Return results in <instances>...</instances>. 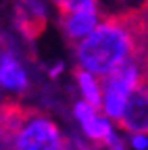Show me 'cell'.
Returning <instances> with one entry per match:
<instances>
[{"instance_id":"1","label":"cell","mask_w":148,"mask_h":150,"mask_svg":"<svg viewBox=\"0 0 148 150\" xmlns=\"http://www.w3.org/2000/svg\"><path fill=\"white\" fill-rule=\"evenodd\" d=\"M146 33L136 11L104 15L88 38L73 44V61L79 69L106 77L125 61L142 56Z\"/></svg>"},{"instance_id":"2","label":"cell","mask_w":148,"mask_h":150,"mask_svg":"<svg viewBox=\"0 0 148 150\" xmlns=\"http://www.w3.org/2000/svg\"><path fill=\"white\" fill-rule=\"evenodd\" d=\"M15 150H63L67 148L65 131L42 112H25L15 131Z\"/></svg>"},{"instance_id":"3","label":"cell","mask_w":148,"mask_h":150,"mask_svg":"<svg viewBox=\"0 0 148 150\" xmlns=\"http://www.w3.org/2000/svg\"><path fill=\"white\" fill-rule=\"evenodd\" d=\"M71 117H73V123L77 125V129L88 138V142L92 146H100V148L104 140L108 138V134L117 127V121L108 119L100 110V106L92 104L88 100H81V98L73 102Z\"/></svg>"},{"instance_id":"4","label":"cell","mask_w":148,"mask_h":150,"mask_svg":"<svg viewBox=\"0 0 148 150\" xmlns=\"http://www.w3.org/2000/svg\"><path fill=\"white\" fill-rule=\"evenodd\" d=\"M102 17H104L102 6H75V8L61 11V17H59L61 33L71 44H77L96 29Z\"/></svg>"},{"instance_id":"5","label":"cell","mask_w":148,"mask_h":150,"mask_svg":"<svg viewBox=\"0 0 148 150\" xmlns=\"http://www.w3.org/2000/svg\"><path fill=\"white\" fill-rule=\"evenodd\" d=\"M29 86V71L23 65L21 56L13 48H2L0 50V92L8 96H23Z\"/></svg>"},{"instance_id":"6","label":"cell","mask_w":148,"mask_h":150,"mask_svg":"<svg viewBox=\"0 0 148 150\" xmlns=\"http://www.w3.org/2000/svg\"><path fill=\"white\" fill-rule=\"evenodd\" d=\"M132 92H134V88H129L127 83L117 79L115 75H106L104 77V90H102V100H100V110L108 119L119 123L125 108H127Z\"/></svg>"},{"instance_id":"7","label":"cell","mask_w":148,"mask_h":150,"mask_svg":"<svg viewBox=\"0 0 148 150\" xmlns=\"http://www.w3.org/2000/svg\"><path fill=\"white\" fill-rule=\"evenodd\" d=\"M119 125L127 134H132V131H146L148 134V81H144L132 92Z\"/></svg>"},{"instance_id":"8","label":"cell","mask_w":148,"mask_h":150,"mask_svg":"<svg viewBox=\"0 0 148 150\" xmlns=\"http://www.w3.org/2000/svg\"><path fill=\"white\" fill-rule=\"evenodd\" d=\"M52 0H17V25H19L27 35L35 33L48 23Z\"/></svg>"},{"instance_id":"9","label":"cell","mask_w":148,"mask_h":150,"mask_svg":"<svg viewBox=\"0 0 148 150\" xmlns=\"http://www.w3.org/2000/svg\"><path fill=\"white\" fill-rule=\"evenodd\" d=\"M75 90H77V98L100 106L102 90H104V77L77 67V71H75Z\"/></svg>"},{"instance_id":"10","label":"cell","mask_w":148,"mask_h":150,"mask_svg":"<svg viewBox=\"0 0 148 150\" xmlns=\"http://www.w3.org/2000/svg\"><path fill=\"white\" fill-rule=\"evenodd\" d=\"M25 112L15 104H4L0 108V148H13L15 131Z\"/></svg>"},{"instance_id":"11","label":"cell","mask_w":148,"mask_h":150,"mask_svg":"<svg viewBox=\"0 0 148 150\" xmlns=\"http://www.w3.org/2000/svg\"><path fill=\"white\" fill-rule=\"evenodd\" d=\"M127 148L148 150V134L146 131H132V134H127Z\"/></svg>"},{"instance_id":"12","label":"cell","mask_w":148,"mask_h":150,"mask_svg":"<svg viewBox=\"0 0 148 150\" xmlns=\"http://www.w3.org/2000/svg\"><path fill=\"white\" fill-rule=\"evenodd\" d=\"M136 13H138V17H140V23H142L144 33H146V38H148V0H144V4H142Z\"/></svg>"},{"instance_id":"13","label":"cell","mask_w":148,"mask_h":150,"mask_svg":"<svg viewBox=\"0 0 148 150\" xmlns=\"http://www.w3.org/2000/svg\"><path fill=\"white\" fill-rule=\"evenodd\" d=\"M65 67H67V65H65L63 61H57V63H54V65H50V67L46 69V73L50 75V77H52V79H57V77H59V75H61V73L65 71Z\"/></svg>"},{"instance_id":"14","label":"cell","mask_w":148,"mask_h":150,"mask_svg":"<svg viewBox=\"0 0 148 150\" xmlns=\"http://www.w3.org/2000/svg\"><path fill=\"white\" fill-rule=\"evenodd\" d=\"M117 2H119L123 8H127V11H138V8L144 4V0H117Z\"/></svg>"},{"instance_id":"15","label":"cell","mask_w":148,"mask_h":150,"mask_svg":"<svg viewBox=\"0 0 148 150\" xmlns=\"http://www.w3.org/2000/svg\"><path fill=\"white\" fill-rule=\"evenodd\" d=\"M142 63H144V73H146V81H148V48L142 54Z\"/></svg>"},{"instance_id":"16","label":"cell","mask_w":148,"mask_h":150,"mask_svg":"<svg viewBox=\"0 0 148 150\" xmlns=\"http://www.w3.org/2000/svg\"><path fill=\"white\" fill-rule=\"evenodd\" d=\"M67 2H69V0H52V4H54V6H57L59 11H61V8H63V6H65Z\"/></svg>"}]
</instances>
